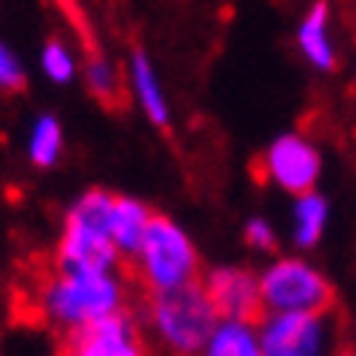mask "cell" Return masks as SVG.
<instances>
[{"mask_svg":"<svg viewBox=\"0 0 356 356\" xmlns=\"http://www.w3.org/2000/svg\"><path fill=\"white\" fill-rule=\"evenodd\" d=\"M148 311L160 341L175 356H200L220 320L215 302L209 299L206 287H202V278L172 290L151 293Z\"/></svg>","mask_w":356,"mask_h":356,"instance_id":"6da1fadb","label":"cell"},{"mask_svg":"<svg viewBox=\"0 0 356 356\" xmlns=\"http://www.w3.org/2000/svg\"><path fill=\"white\" fill-rule=\"evenodd\" d=\"M133 260L139 266V278L148 293L172 290L202 278V263L193 238L166 215H151L145 238Z\"/></svg>","mask_w":356,"mask_h":356,"instance_id":"3957f363","label":"cell"},{"mask_svg":"<svg viewBox=\"0 0 356 356\" xmlns=\"http://www.w3.org/2000/svg\"><path fill=\"white\" fill-rule=\"evenodd\" d=\"M58 151H60V127L55 118H40L37 130H33V139H31V157L37 166H51L58 160Z\"/></svg>","mask_w":356,"mask_h":356,"instance_id":"2e32d148","label":"cell"},{"mask_svg":"<svg viewBox=\"0 0 356 356\" xmlns=\"http://www.w3.org/2000/svg\"><path fill=\"white\" fill-rule=\"evenodd\" d=\"M121 305H124V290L118 278L112 275V269L60 272L46 287V314L67 323L70 329L118 314Z\"/></svg>","mask_w":356,"mask_h":356,"instance_id":"5b68a950","label":"cell"},{"mask_svg":"<svg viewBox=\"0 0 356 356\" xmlns=\"http://www.w3.org/2000/svg\"><path fill=\"white\" fill-rule=\"evenodd\" d=\"M200 356H263L257 320H227L220 317L209 335Z\"/></svg>","mask_w":356,"mask_h":356,"instance_id":"4fadbf2b","label":"cell"},{"mask_svg":"<svg viewBox=\"0 0 356 356\" xmlns=\"http://www.w3.org/2000/svg\"><path fill=\"white\" fill-rule=\"evenodd\" d=\"M112 206L115 197L103 191H91L76 202L67 218L64 242H60L58 269H103L109 272L118 263V248L112 242Z\"/></svg>","mask_w":356,"mask_h":356,"instance_id":"277c9868","label":"cell"},{"mask_svg":"<svg viewBox=\"0 0 356 356\" xmlns=\"http://www.w3.org/2000/svg\"><path fill=\"white\" fill-rule=\"evenodd\" d=\"M0 88H6V91H22L24 88V73L6 46H0Z\"/></svg>","mask_w":356,"mask_h":356,"instance_id":"d6986e66","label":"cell"},{"mask_svg":"<svg viewBox=\"0 0 356 356\" xmlns=\"http://www.w3.org/2000/svg\"><path fill=\"white\" fill-rule=\"evenodd\" d=\"M335 356H356V350H335Z\"/></svg>","mask_w":356,"mask_h":356,"instance_id":"ffe728a7","label":"cell"},{"mask_svg":"<svg viewBox=\"0 0 356 356\" xmlns=\"http://www.w3.org/2000/svg\"><path fill=\"white\" fill-rule=\"evenodd\" d=\"M260 305L263 314L284 311H332L335 287L308 254H272L260 269Z\"/></svg>","mask_w":356,"mask_h":356,"instance_id":"7a4b0ae2","label":"cell"},{"mask_svg":"<svg viewBox=\"0 0 356 356\" xmlns=\"http://www.w3.org/2000/svg\"><path fill=\"white\" fill-rule=\"evenodd\" d=\"M130 82H133V94H136L142 112L148 115V121L157 124V127H169V100L163 94V85H160V79H157V70L145 51H133Z\"/></svg>","mask_w":356,"mask_h":356,"instance_id":"7c38bea8","label":"cell"},{"mask_svg":"<svg viewBox=\"0 0 356 356\" xmlns=\"http://www.w3.org/2000/svg\"><path fill=\"white\" fill-rule=\"evenodd\" d=\"M260 178L284 197H299L320 188L323 178V151L308 133L284 130L260 154Z\"/></svg>","mask_w":356,"mask_h":356,"instance_id":"52a82bcc","label":"cell"},{"mask_svg":"<svg viewBox=\"0 0 356 356\" xmlns=\"http://www.w3.org/2000/svg\"><path fill=\"white\" fill-rule=\"evenodd\" d=\"M242 238H245V245L251 248L254 254H266V257L278 254V245H281L278 227H275L266 215H251L248 218L245 227H242Z\"/></svg>","mask_w":356,"mask_h":356,"instance_id":"9a60e30c","label":"cell"},{"mask_svg":"<svg viewBox=\"0 0 356 356\" xmlns=\"http://www.w3.org/2000/svg\"><path fill=\"white\" fill-rule=\"evenodd\" d=\"M88 85H91V91L100 97L106 106L118 103V97H121L118 76H115V70L106 64L103 58H91V60H88Z\"/></svg>","mask_w":356,"mask_h":356,"instance_id":"e0dca14e","label":"cell"},{"mask_svg":"<svg viewBox=\"0 0 356 356\" xmlns=\"http://www.w3.org/2000/svg\"><path fill=\"white\" fill-rule=\"evenodd\" d=\"M296 51L314 73H335L341 49H338V33H335V13L329 0H314L305 6L299 15L296 31H293Z\"/></svg>","mask_w":356,"mask_h":356,"instance_id":"30bf717a","label":"cell"},{"mask_svg":"<svg viewBox=\"0 0 356 356\" xmlns=\"http://www.w3.org/2000/svg\"><path fill=\"white\" fill-rule=\"evenodd\" d=\"M42 67H46V73L55 79V82H67V79L73 76V58L67 55V49L60 46L58 40H51L46 51H42Z\"/></svg>","mask_w":356,"mask_h":356,"instance_id":"ac0fdd59","label":"cell"},{"mask_svg":"<svg viewBox=\"0 0 356 356\" xmlns=\"http://www.w3.org/2000/svg\"><path fill=\"white\" fill-rule=\"evenodd\" d=\"M202 287L227 320H260V278L257 269L238 263H220L202 275Z\"/></svg>","mask_w":356,"mask_h":356,"instance_id":"ba28073f","label":"cell"},{"mask_svg":"<svg viewBox=\"0 0 356 356\" xmlns=\"http://www.w3.org/2000/svg\"><path fill=\"white\" fill-rule=\"evenodd\" d=\"M60 356H145V347H142L130 317L118 311V314L94 320V323L73 326Z\"/></svg>","mask_w":356,"mask_h":356,"instance_id":"9c48e42d","label":"cell"},{"mask_svg":"<svg viewBox=\"0 0 356 356\" xmlns=\"http://www.w3.org/2000/svg\"><path fill=\"white\" fill-rule=\"evenodd\" d=\"M263 356H335L338 329L332 311H284L260 314Z\"/></svg>","mask_w":356,"mask_h":356,"instance_id":"8992f818","label":"cell"},{"mask_svg":"<svg viewBox=\"0 0 356 356\" xmlns=\"http://www.w3.org/2000/svg\"><path fill=\"white\" fill-rule=\"evenodd\" d=\"M329 218H332V202L320 188L305 191L299 197H290V245L299 254H308L320 248L326 229H329Z\"/></svg>","mask_w":356,"mask_h":356,"instance_id":"8fae6325","label":"cell"},{"mask_svg":"<svg viewBox=\"0 0 356 356\" xmlns=\"http://www.w3.org/2000/svg\"><path fill=\"white\" fill-rule=\"evenodd\" d=\"M148 220H151V211L142 206L139 200L115 197V206H112V242H115V248H118V254L136 257L142 238H145Z\"/></svg>","mask_w":356,"mask_h":356,"instance_id":"5bb4252c","label":"cell"}]
</instances>
